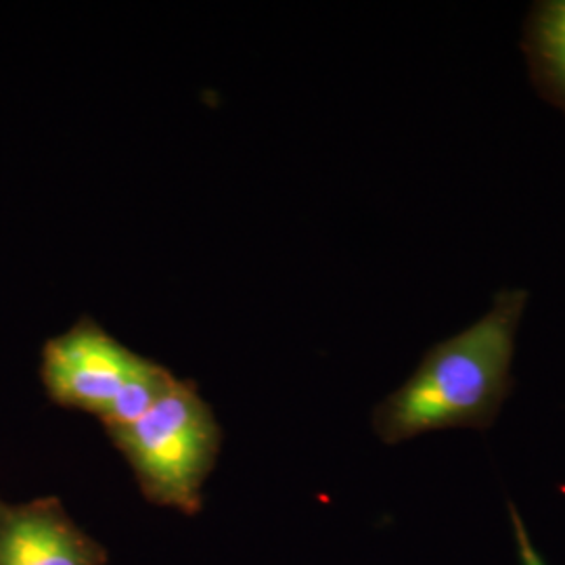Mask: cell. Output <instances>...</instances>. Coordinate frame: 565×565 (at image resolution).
I'll list each match as a JSON object with an SVG mask.
<instances>
[{"mask_svg": "<svg viewBox=\"0 0 565 565\" xmlns=\"http://www.w3.org/2000/svg\"><path fill=\"white\" fill-rule=\"evenodd\" d=\"M530 291L505 287L476 323L434 343L398 390L373 411L387 446L446 429L488 431L511 396L518 331Z\"/></svg>", "mask_w": 565, "mask_h": 565, "instance_id": "cell-1", "label": "cell"}, {"mask_svg": "<svg viewBox=\"0 0 565 565\" xmlns=\"http://www.w3.org/2000/svg\"><path fill=\"white\" fill-rule=\"evenodd\" d=\"M130 465L142 497L195 515L221 450V425L198 385L179 380L132 424L105 429Z\"/></svg>", "mask_w": 565, "mask_h": 565, "instance_id": "cell-2", "label": "cell"}, {"mask_svg": "<svg viewBox=\"0 0 565 565\" xmlns=\"http://www.w3.org/2000/svg\"><path fill=\"white\" fill-rule=\"evenodd\" d=\"M145 359L93 319H81L42 348L41 377L49 398L65 408L103 415L137 375Z\"/></svg>", "mask_w": 565, "mask_h": 565, "instance_id": "cell-3", "label": "cell"}, {"mask_svg": "<svg viewBox=\"0 0 565 565\" xmlns=\"http://www.w3.org/2000/svg\"><path fill=\"white\" fill-rule=\"evenodd\" d=\"M107 551L67 515L60 499L0 501V565H107Z\"/></svg>", "mask_w": 565, "mask_h": 565, "instance_id": "cell-4", "label": "cell"}, {"mask_svg": "<svg viewBox=\"0 0 565 565\" xmlns=\"http://www.w3.org/2000/svg\"><path fill=\"white\" fill-rule=\"evenodd\" d=\"M522 51L534 88L565 116V0H539L530 7Z\"/></svg>", "mask_w": 565, "mask_h": 565, "instance_id": "cell-5", "label": "cell"}]
</instances>
